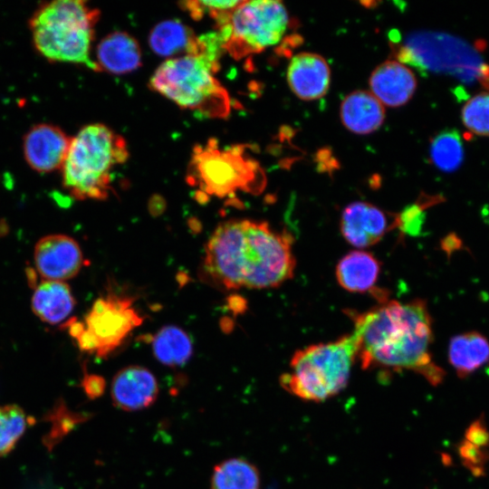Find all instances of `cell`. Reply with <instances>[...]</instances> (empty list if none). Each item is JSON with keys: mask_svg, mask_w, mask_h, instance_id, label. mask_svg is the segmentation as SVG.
Instances as JSON below:
<instances>
[{"mask_svg": "<svg viewBox=\"0 0 489 489\" xmlns=\"http://www.w3.org/2000/svg\"><path fill=\"white\" fill-rule=\"evenodd\" d=\"M378 305L362 312L349 311L363 369L411 370L433 386L442 383L446 372L433 360L432 318L427 302L388 301L383 291L376 293Z\"/></svg>", "mask_w": 489, "mask_h": 489, "instance_id": "1", "label": "cell"}, {"mask_svg": "<svg viewBox=\"0 0 489 489\" xmlns=\"http://www.w3.org/2000/svg\"><path fill=\"white\" fill-rule=\"evenodd\" d=\"M292 244L291 234L274 231L266 222L227 220L206 244L203 273L225 290L274 288L293 275Z\"/></svg>", "mask_w": 489, "mask_h": 489, "instance_id": "2", "label": "cell"}, {"mask_svg": "<svg viewBox=\"0 0 489 489\" xmlns=\"http://www.w3.org/2000/svg\"><path fill=\"white\" fill-rule=\"evenodd\" d=\"M100 11L82 0L42 5L29 21L36 51L50 62L83 64L100 72L90 52Z\"/></svg>", "mask_w": 489, "mask_h": 489, "instance_id": "3", "label": "cell"}, {"mask_svg": "<svg viewBox=\"0 0 489 489\" xmlns=\"http://www.w3.org/2000/svg\"><path fill=\"white\" fill-rule=\"evenodd\" d=\"M128 157L121 136L101 123L86 125L71 139L61 168L62 186L78 200L106 199L114 167L124 163Z\"/></svg>", "mask_w": 489, "mask_h": 489, "instance_id": "4", "label": "cell"}, {"mask_svg": "<svg viewBox=\"0 0 489 489\" xmlns=\"http://www.w3.org/2000/svg\"><path fill=\"white\" fill-rule=\"evenodd\" d=\"M218 67L219 59L206 53L170 58L158 67L149 85L182 109L208 118H225L230 99L215 76Z\"/></svg>", "mask_w": 489, "mask_h": 489, "instance_id": "5", "label": "cell"}, {"mask_svg": "<svg viewBox=\"0 0 489 489\" xmlns=\"http://www.w3.org/2000/svg\"><path fill=\"white\" fill-rule=\"evenodd\" d=\"M356 360L358 348L352 333L312 344L294 352L290 370L281 376L280 384L301 399L321 402L347 386Z\"/></svg>", "mask_w": 489, "mask_h": 489, "instance_id": "6", "label": "cell"}, {"mask_svg": "<svg viewBox=\"0 0 489 489\" xmlns=\"http://www.w3.org/2000/svg\"><path fill=\"white\" fill-rule=\"evenodd\" d=\"M257 162L248 158L243 146L225 149L215 139L195 148L189 165L188 181L210 196L224 197L236 191L255 193L264 181Z\"/></svg>", "mask_w": 489, "mask_h": 489, "instance_id": "7", "label": "cell"}, {"mask_svg": "<svg viewBox=\"0 0 489 489\" xmlns=\"http://www.w3.org/2000/svg\"><path fill=\"white\" fill-rule=\"evenodd\" d=\"M288 24V13L280 1H242L217 32L224 50L241 59L278 43Z\"/></svg>", "mask_w": 489, "mask_h": 489, "instance_id": "8", "label": "cell"}, {"mask_svg": "<svg viewBox=\"0 0 489 489\" xmlns=\"http://www.w3.org/2000/svg\"><path fill=\"white\" fill-rule=\"evenodd\" d=\"M133 303L131 296L112 292L97 298L82 321L83 331L74 339L80 350L103 359L120 347L143 321Z\"/></svg>", "mask_w": 489, "mask_h": 489, "instance_id": "9", "label": "cell"}, {"mask_svg": "<svg viewBox=\"0 0 489 489\" xmlns=\"http://www.w3.org/2000/svg\"><path fill=\"white\" fill-rule=\"evenodd\" d=\"M34 261L37 273L43 280L59 282L76 276L85 262L77 241L63 234L39 239L34 246Z\"/></svg>", "mask_w": 489, "mask_h": 489, "instance_id": "10", "label": "cell"}, {"mask_svg": "<svg viewBox=\"0 0 489 489\" xmlns=\"http://www.w3.org/2000/svg\"><path fill=\"white\" fill-rule=\"evenodd\" d=\"M395 227L396 216L389 217L382 209L363 201L348 205L340 217L342 236L358 248L376 244Z\"/></svg>", "mask_w": 489, "mask_h": 489, "instance_id": "11", "label": "cell"}, {"mask_svg": "<svg viewBox=\"0 0 489 489\" xmlns=\"http://www.w3.org/2000/svg\"><path fill=\"white\" fill-rule=\"evenodd\" d=\"M70 143L71 138L58 126L36 124L24 137V157L28 166L36 172H53L62 168Z\"/></svg>", "mask_w": 489, "mask_h": 489, "instance_id": "12", "label": "cell"}, {"mask_svg": "<svg viewBox=\"0 0 489 489\" xmlns=\"http://www.w3.org/2000/svg\"><path fill=\"white\" fill-rule=\"evenodd\" d=\"M159 392L154 374L145 367L127 366L113 377L110 395L113 404L125 411H137L151 406Z\"/></svg>", "mask_w": 489, "mask_h": 489, "instance_id": "13", "label": "cell"}, {"mask_svg": "<svg viewBox=\"0 0 489 489\" xmlns=\"http://www.w3.org/2000/svg\"><path fill=\"white\" fill-rule=\"evenodd\" d=\"M331 70L325 59L313 53L295 54L287 68V82L301 100L313 101L328 91Z\"/></svg>", "mask_w": 489, "mask_h": 489, "instance_id": "14", "label": "cell"}, {"mask_svg": "<svg viewBox=\"0 0 489 489\" xmlns=\"http://www.w3.org/2000/svg\"><path fill=\"white\" fill-rule=\"evenodd\" d=\"M370 92L388 107L406 104L417 89L413 72L398 61L388 60L372 72L369 77Z\"/></svg>", "mask_w": 489, "mask_h": 489, "instance_id": "15", "label": "cell"}, {"mask_svg": "<svg viewBox=\"0 0 489 489\" xmlns=\"http://www.w3.org/2000/svg\"><path fill=\"white\" fill-rule=\"evenodd\" d=\"M100 71L114 74L131 72L141 65V52L137 40L125 32L105 36L96 50Z\"/></svg>", "mask_w": 489, "mask_h": 489, "instance_id": "16", "label": "cell"}, {"mask_svg": "<svg viewBox=\"0 0 489 489\" xmlns=\"http://www.w3.org/2000/svg\"><path fill=\"white\" fill-rule=\"evenodd\" d=\"M340 119L350 131L362 135L369 134L382 125L385 109L370 91H355L342 101Z\"/></svg>", "mask_w": 489, "mask_h": 489, "instance_id": "17", "label": "cell"}, {"mask_svg": "<svg viewBox=\"0 0 489 489\" xmlns=\"http://www.w3.org/2000/svg\"><path fill=\"white\" fill-rule=\"evenodd\" d=\"M70 286L64 282L43 280L36 285L31 308L42 321L56 325L65 321L75 306Z\"/></svg>", "mask_w": 489, "mask_h": 489, "instance_id": "18", "label": "cell"}, {"mask_svg": "<svg viewBox=\"0 0 489 489\" xmlns=\"http://www.w3.org/2000/svg\"><path fill=\"white\" fill-rule=\"evenodd\" d=\"M448 360L460 379H465L489 365V340L478 331L451 338Z\"/></svg>", "mask_w": 489, "mask_h": 489, "instance_id": "19", "label": "cell"}, {"mask_svg": "<svg viewBox=\"0 0 489 489\" xmlns=\"http://www.w3.org/2000/svg\"><path fill=\"white\" fill-rule=\"evenodd\" d=\"M380 272V264L369 252L354 250L345 254L336 266L339 284L351 292H366L375 290Z\"/></svg>", "mask_w": 489, "mask_h": 489, "instance_id": "20", "label": "cell"}, {"mask_svg": "<svg viewBox=\"0 0 489 489\" xmlns=\"http://www.w3.org/2000/svg\"><path fill=\"white\" fill-rule=\"evenodd\" d=\"M149 43L152 51L162 57L200 53V40L193 30L179 20L158 24L150 32Z\"/></svg>", "mask_w": 489, "mask_h": 489, "instance_id": "21", "label": "cell"}, {"mask_svg": "<svg viewBox=\"0 0 489 489\" xmlns=\"http://www.w3.org/2000/svg\"><path fill=\"white\" fill-rule=\"evenodd\" d=\"M155 358L168 367L186 364L193 354V343L189 335L175 325L162 327L151 337Z\"/></svg>", "mask_w": 489, "mask_h": 489, "instance_id": "22", "label": "cell"}, {"mask_svg": "<svg viewBox=\"0 0 489 489\" xmlns=\"http://www.w3.org/2000/svg\"><path fill=\"white\" fill-rule=\"evenodd\" d=\"M260 474L254 465L244 458L224 460L214 467L211 489H258Z\"/></svg>", "mask_w": 489, "mask_h": 489, "instance_id": "23", "label": "cell"}, {"mask_svg": "<svg viewBox=\"0 0 489 489\" xmlns=\"http://www.w3.org/2000/svg\"><path fill=\"white\" fill-rule=\"evenodd\" d=\"M429 156L433 165L444 172L456 170L464 161V147L455 129L437 133L430 141Z\"/></svg>", "mask_w": 489, "mask_h": 489, "instance_id": "24", "label": "cell"}, {"mask_svg": "<svg viewBox=\"0 0 489 489\" xmlns=\"http://www.w3.org/2000/svg\"><path fill=\"white\" fill-rule=\"evenodd\" d=\"M30 422V417L19 406H0V457L14 449Z\"/></svg>", "mask_w": 489, "mask_h": 489, "instance_id": "25", "label": "cell"}, {"mask_svg": "<svg viewBox=\"0 0 489 489\" xmlns=\"http://www.w3.org/2000/svg\"><path fill=\"white\" fill-rule=\"evenodd\" d=\"M461 120L471 134L489 137V91L472 96L461 110Z\"/></svg>", "mask_w": 489, "mask_h": 489, "instance_id": "26", "label": "cell"}, {"mask_svg": "<svg viewBox=\"0 0 489 489\" xmlns=\"http://www.w3.org/2000/svg\"><path fill=\"white\" fill-rule=\"evenodd\" d=\"M242 1H186L180 6L186 10L192 18L200 20L205 14L212 17L217 27L225 24L234 11Z\"/></svg>", "mask_w": 489, "mask_h": 489, "instance_id": "27", "label": "cell"}, {"mask_svg": "<svg viewBox=\"0 0 489 489\" xmlns=\"http://www.w3.org/2000/svg\"><path fill=\"white\" fill-rule=\"evenodd\" d=\"M441 201L442 197L439 196H426V198L422 197L396 216V227L408 235H419L425 220V210Z\"/></svg>", "mask_w": 489, "mask_h": 489, "instance_id": "28", "label": "cell"}, {"mask_svg": "<svg viewBox=\"0 0 489 489\" xmlns=\"http://www.w3.org/2000/svg\"><path fill=\"white\" fill-rule=\"evenodd\" d=\"M82 419L85 418H82L81 415L71 412L62 405H57L49 417V420L53 422V426L49 433V439L45 442V445L53 447L59 439Z\"/></svg>", "mask_w": 489, "mask_h": 489, "instance_id": "29", "label": "cell"}, {"mask_svg": "<svg viewBox=\"0 0 489 489\" xmlns=\"http://www.w3.org/2000/svg\"><path fill=\"white\" fill-rule=\"evenodd\" d=\"M462 464L475 476L484 475L489 462V449L479 447L463 439L458 446Z\"/></svg>", "mask_w": 489, "mask_h": 489, "instance_id": "30", "label": "cell"}, {"mask_svg": "<svg viewBox=\"0 0 489 489\" xmlns=\"http://www.w3.org/2000/svg\"><path fill=\"white\" fill-rule=\"evenodd\" d=\"M465 440L483 448H489V430L484 419L473 421L465 432Z\"/></svg>", "mask_w": 489, "mask_h": 489, "instance_id": "31", "label": "cell"}, {"mask_svg": "<svg viewBox=\"0 0 489 489\" xmlns=\"http://www.w3.org/2000/svg\"><path fill=\"white\" fill-rule=\"evenodd\" d=\"M82 388L88 398L95 399L105 391L106 381L100 375L85 373L82 380Z\"/></svg>", "mask_w": 489, "mask_h": 489, "instance_id": "32", "label": "cell"}]
</instances>
